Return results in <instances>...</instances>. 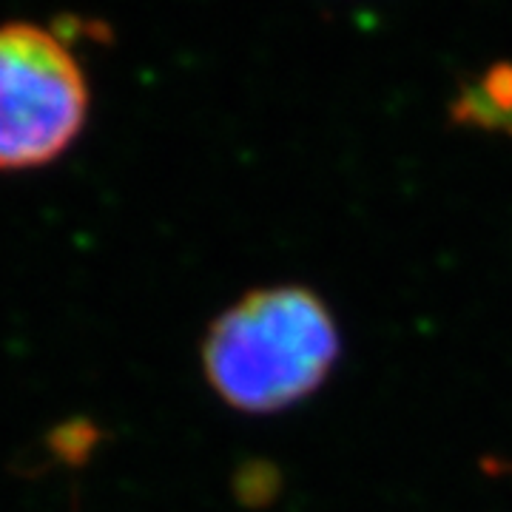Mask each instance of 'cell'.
Returning <instances> with one entry per match:
<instances>
[{"label":"cell","instance_id":"cell-1","mask_svg":"<svg viewBox=\"0 0 512 512\" xmlns=\"http://www.w3.org/2000/svg\"><path fill=\"white\" fill-rule=\"evenodd\" d=\"M339 359V330L308 288L248 293L202 342V370L222 402L242 413H276L308 399Z\"/></svg>","mask_w":512,"mask_h":512},{"label":"cell","instance_id":"cell-2","mask_svg":"<svg viewBox=\"0 0 512 512\" xmlns=\"http://www.w3.org/2000/svg\"><path fill=\"white\" fill-rule=\"evenodd\" d=\"M89 103L86 74L55 32L0 26V171L60 160L83 134Z\"/></svg>","mask_w":512,"mask_h":512},{"label":"cell","instance_id":"cell-3","mask_svg":"<svg viewBox=\"0 0 512 512\" xmlns=\"http://www.w3.org/2000/svg\"><path fill=\"white\" fill-rule=\"evenodd\" d=\"M100 439H103V430L97 424H92L89 419H69L49 430L46 447L55 453L57 461H63L69 467H83Z\"/></svg>","mask_w":512,"mask_h":512}]
</instances>
